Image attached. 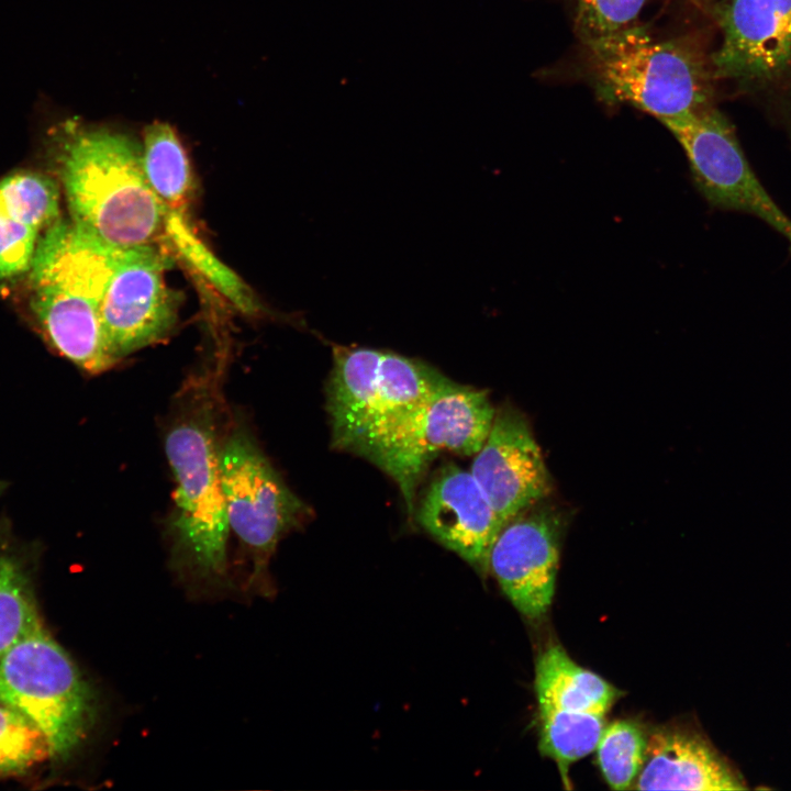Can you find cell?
Masks as SVG:
<instances>
[{"instance_id": "obj_1", "label": "cell", "mask_w": 791, "mask_h": 791, "mask_svg": "<svg viewBox=\"0 0 791 791\" xmlns=\"http://www.w3.org/2000/svg\"><path fill=\"white\" fill-rule=\"evenodd\" d=\"M57 142L71 221L118 249L165 244L168 209L145 176L130 134L70 118L49 129Z\"/></svg>"}, {"instance_id": "obj_2", "label": "cell", "mask_w": 791, "mask_h": 791, "mask_svg": "<svg viewBox=\"0 0 791 791\" xmlns=\"http://www.w3.org/2000/svg\"><path fill=\"white\" fill-rule=\"evenodd\" d=\"M579 42L569 71L605 104H628L659 121L713 105L711 53L694 35L658 37L636 23Z\"/></svg>"}, {"instance_id": "obj_3", "label": "cell", "mask_w": 791, "mask_h": 791, "mask_svg": "<svg viewBox=\"0 0 791 791\" xmlns=\"http://www.w3.org/2000/svg\"><path fill=\"white\" fill-rule=\"evenodd\" d=\"M119 252L59 219L38 241L30 267L32 309L46 338L89 374L116 363L103 339L100 308Z\"/></svg>"}, {"instance_id": "obj_4", "label": "cell", "mask_w": 791, "mask_h": 791, "mask_svg": "<svg viewBox=\"0 0 791 791\" xmlns=\"http://www.w3.org/2000/svg\"><path fill=\"white\" fill-rule=\"evenodd\" d=\"M214 385L196 378L165 436L176 491L169 530L178 562L196 576L219 581L226 575L229 522L220 475Z\"/></svg>"}, {"instance_id": "obj_5", "label": "cell", "mask_w": 791, "mask_h": 791, "mask_svg": "<svg viewBox=\"0 0 791 791\" xmlns=\"http://www.w3.org/2000/svg\"><path fill=\"white\" fill-rule=\"evenodd\" d=\"M332 355L326 385L332 445L361 457L448 380L427 363L391 350L333 344Z\"/></svg>"}, {"instance_id": "obj_6", "label": "cell", "mask_w": 791, "mask_h": 791, "mask_svg": "<svg viewBox=\"0 0 791 791\" xmlns=\"http://www.w3.org/2000/svg\"><path fill=\"white\" fill-rule=\"evenodd\" d=\"M0 703L32 721L59 761L82 745L98 713L92 688L44 625L0 657Z\"/></svg>"}, {"instance_id": "obj_7", "label": "cell", "mask_w": 791, "mask_h": 791, "mask_svg": "<svg viewBox=\"0 0 791 791\" xmlns=\"http://www.w3.org/2000/svg\"><path fill=\"white\" fill-rule=\"evenodd\" d=\"M495 414L486 390L448 378L399 420L365 458L397 483L413 515L417 487L442 453L474 456L483 445Z\"/></svg>"}, {"instance_id": "obj_8", "label": "cell", "mask_w": 791, "mask_h": 791, "mask_svg": "<svg viewBox=\"0 0 791 791\" xmlns=\"http://www.w3.org/2000/svg\"><path fill=\"white\" fill-rule=\"evenodd\" d=\"M705 8L721 33L711 52L716 80L791 108V0H712Z\"/></svg>"}, {"instance_id": "obj_9", "label": "cell", "mask_w": 791, "mask_h": 791, "mask_svg": "<svg viewBox=\"0 0 791 791\" xmlns=\"http://www.w3.org/2000/svg\"><path fill=\"white\" fill-rule=\"evenodd\" d=\"M220 475L229 527L253 555L250 581H263L279 541L307 522L311 510L241 426L221 444Z\"/></svg>"}, {"instance_id": "obj_10", "label": "cell", "mask_w": 791, "mask_h": 791, "mask_svg": "<svg viewBox=\"0 0 791 791\" xmlns=\"http://www.w3.org/2000/svg\"><path fill=\"white\" fill-rule=\"evenodd\" d=\"M660 122L682 146L695 185L712 207L755 215L791 245V219L758 180L721 111L712 105Z\"/></svg>"}, {"instance_id": "obj_11", "label": "cell", "mask_w": 791, "mask_h": 791, "mask_svg": "<svg viewBox=\"0 0 791 791\" xmlns=\"http://www.w3.org/2000/svg\"><path fill=\"white\" fill-rule=\"evenodd\" d=\"M172 261L165 244L120 249L100 308L103 339L115 361L172 331L181 303L165 280Z\"/></svg>"}, {"instance_id": "obj_12", "label": "cell", "mask_w": 791, "mask_h": 791, "mask_svg": "<svg viewBox=\"0 0 791 791\" xmlns=\"http://www.w3.org/2000/svg\"><path fill=\"white\" fill-rule=\"evenodd\" d=\"M544 501L511 519L488 557V571L516 610L532 620L552 605L564 527L562 513Z\"/></svg>"}, {"instance_id": "obj_13", "label": "cell", "mask_w": 791, "mask_h": 791, "mask_svg": "<svg viewBox=\"0 0 791 791\" xmlns=\"http://www.w3.org/2000/svg\"><path fill=\"white\" fill-rule=\"evenodd\" d=\"M469 471L505 524L545 500L553 490L530 423L509 404L495 411L490 432L474 455Z\"/></svg>"}, {"instance_id": "obj_14", "label": "cell", "mask_w": 791, "mask_h": 791, "mask_svg": "<svg viewBox=\"0 0 791 791\" xmlns=\"http://www.w3.org/2000/svg\"><path fill=\"white\" fill-rule=\"evenodd\" d=\"M413 515L438 543L488 571L490 549L505 523L470 471L444 465L415 502Z\"/></svg>"}, {"instance_id": "obj_15", "label": "cell", "mask_w": 791, "mask_h": 791, "mask_svg": "<svg viewBox=\"0 0 791 791\" xmlns=\"http://www.w3.org/2000/svg\"><path fill=\"white\" fill-rule=\"evenodd\" d=\"M739 775L698 733L665 727L648 737L646 758L632 789L740 790Z\"/></svg>"}, {"instance_id": "obj_16", "label": "cell", "mask_w": 791, "mask_h": 791, "mask_svg": "<svg viewBox=\"0 0 791 791\" xmlns=\"http://www.w3.org/2000/svg\"><path fill=\"white\" fill-rule=\"evenodd\" d=\"M59 220L57 185L22 170L0 179V279L30 270L38 234Z\"/></svg>"}, {"instance_id": "obj_17", "label": "cell", "mask_w": 791, "mask_h": 791, "mask_svg": "<svg viewBox=\"0 0 791 791\" xmlns=\"http://www.w3.org/2000/svg\"><path fill=\"white\" fill-rule=\"evenodd\" d=\"M539 711L605 714L621 697L611 683L577 665L559 645L547 647L535 666Z\"/></svg>"}, {"instance_id": "obj_18", "label": "cell", "mask_w": 791, "mask_h": 791, "mask_svg": "<svg viewBox=\"0 0 791 791\" xmlns=\"http://www.w3.org/2000/svg\"><path fill=\"white\" fill-rule=\"evenodd\" d=\"M145 176L168 211L185 216L193 197V176L186 149L168 123L154 122L143 132Z\"/></svg>"}, {"instance_id": "obj_19", "label": "cell", "mask_w": 791, "mask_h": 791, "mask_svg": "<svg viewBox=\"0 0 791 791\" xmlns=\"http://www.w3.org/2000/svg\"><path fill=\"white\" fill-rule=\"evenodd\" d=\"M605 714L539 711V750L566 776L568 766L592 753L605 726Z\"/></svg>"}, {"instance_id": "obj_20", "label": "cell", "mask_w": 791, "mask_h": 791, "mask_svg": "<svg viewBox=\"0 0 791 791\" xmlns=\"http://www.w3.org/2000/svg\"><path fill=\"white\" fill-rule=\"evenodd\" d=\"M648 738L642 726L619 720L604 726L597 745V759L608 784L614 790L632 789L646 758Z\"/></svg>"}, {"instance_id": "obj_21", "label": "cell", "mask_w": 791, "mask_h": 791, "mask_svg": "<svg viewBox=\"0 0 791 791\" xmlns=\"http://www.w3.org/2000/svg\"><path fill=\"white\" fill-rule=\"evenodd\" d=\"M42 625L25 572L11 557L0 555V657Z\"/></svg>"}, {"instance_id": "obj_22", "label": "cell", "mask_w": 791, "mask_h": 791, "mask_svg": "<svg viewBox=\"0 0 791 791\" xmlns=\"http://www.w3.org/2000/svg\"><path fill=\"white\" fill-rule=\"evenodd\" d=\"M185 220V216L168 211L166 234L178 253L209 278L239 310L246 313L259 311L260 308L247 287L194 236Z\"/></svg>"}, {"instance_id": "obj_23", "label": "cell", "mask_w": 791, "mask_h": 791, "mask_svg": "<svg viewBox=\"0 0 791 791\" xmlns=\"http://www.w3.org/2000/svg\"><path fill=\"white\" fill-rule=\"evenodd\" d=\"M51 758L41 729L16 710L0 703V777L24 773Z\"/></svg>"}, {"instance_id": "obj_24", "label": "cell", "mask_w": 791, "mask_h": 791, "mask_svg": "<svg viewBox=\"0 0 791 791\" xmlns=\"http://www.w3.org/2000/svg\"><path fill=\"white\" fill-rule=\"evenodd\" d=\"M579 41L604 36L637 23L651 0H562Z\"/></svg>"}, {"instance_id": "obj_25", "label": "cell", "mask_w": 791, "mask_h": 791, "mask_svg": "<svg viewBox=\"0 0 791 791\" xmlns=\"http://www.w3.org/2000/svg\"><path fill=\"white\" fill-rule=\"evenodd\" d=\"M695 1H698V2L701 3L702 5H705V7H706L712 0H695Z\"/></svg>"}, {"instance_id": "obj_26", "label": "cell", "mask_w": 791, "mask_h": 791, "mask_svg": "<svg viewBox=\"0 0 791 791\" xmlns=\"http://www.w3.org/2000/svg\"><path fill=\"white\" fill-rule=\"evenodd\" d=\"M0 492H1V488H0Z\"/></svg>"}]
</instances>
